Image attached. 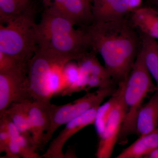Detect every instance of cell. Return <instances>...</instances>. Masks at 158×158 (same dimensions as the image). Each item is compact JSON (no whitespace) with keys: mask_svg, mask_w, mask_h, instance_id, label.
I'll list each match as a JSON object with an SVG mask.
<instances>
[{"mask_svg":"<svg viewBox=\"0 0 158 158\" xmlns=\"http://www.w3.org/2000/svg\"><path fill=\"white\" fill-rule=\"evenodd\" d=\"M131 12L142 6L143 0H127Z\"/></svg>","mask_w":158,"mask_h":158,"instance_id":"cell-25","label":"cell"},{"mask_svg":"<svg viewBox=\"0 0 158 158\" xmlns=\"http://www.w3.org/2000/svg\"><path fill=\"white\" fill-rule=\"evenodd\" d=\"M31 101H32L13 103L2 115L6 113L9 116L20 134L33 142L28 113L29 103Z\"/></svg>","mask_w":158,"mask_h":158,"instance_id":"cell-17","label":"cell"},{"mask_svg":"<svg viewBox=\"0 0 158 158\" xmlns=\"http://www.w3.org/2000/svg\"><path fill=\"white\" fill-rule=\"evenodd\" d=\"M93 23H106L128 19L131 11L127 0H92Z\"/></svg>","mask_w":158,"mask_h":158,"instance_id":"cell-12","label":"cell"},{"mask_svg":"<svg viewBox=\"0 0 158 158\" xmlns=\"http://www.w3.org/2000/svg\"><path fill=\"white\" fill-rule=\"evenodd\" d=\"M90 2H92V0H90Z\"/></svg>","mask_w":158,"mask_h":158,"instance_id":"cell-30","label":"cell"},{"mask_svg":"<svg viewBox=\"0 0 158 158\" xmlns=\"http://www.w3.org/2000/svg\"><path fill=\"white\" fill-rule=\"evenodd\" d=\"M74 23L52 7H44L38 23V47L69 56L77 61L93 50L85 28H75Z\"/></svg>","mask_w":158,"mask_h":158,"instance_id":"cell-2","label":"cell"},{"mask_svg":"<svg viewBox=\"0 0 158 158\" xmlns=\"http://www.w3.org/2000/svg\"><path fill=\"white\" fill-rule=\"evenodd\" d=\"M61 54L38 47L27 64L29 92L34 100L51 103L54 94L51 89L50 76L51 68Z\"/></svg>","mask_w":158,"mask_h":158,"instance_id":"cell-6","label":"cell"},{"mask_svg":"<svg viewBox=\"0 0 158 158\" xmlns=\"http://www.w3.org/2000/svg\"><path fill=\"white\" fill-rule=\"evenodd\" d=\"M150 5V6H154V7H155L156 8H157V9H158V3H154V4H151V5Z\"/></svg>","mask_w":158,"mask_h":158,"instance_id":"cell-28","label":"cell"},{"mask_svg":"<svg viewBox=\"0 0 158 158\" xmlns=\"http://www.w3.org/2000/svg\"><path fill=\"white\" fill-rule=\"evenodd\" d=\"M33 100L29 92L27 68L0 73V115L13 103Z\"/></svg>","mask_w":158,"mask_h":158,"instance_id":"cell-8","label":"cell"},{"mask_svg":"<svg viewBox=\"0 0 158 158\" xmlns=\"http://www.w3.org/2000/svg\"><path fill=\"white\" fill-rule=\"evenodd\" d=\"M125 81L118 83V89L115 91V103L102 135L96 152L98 158H110L118 141L122 127L127 111L123 99Z\"/></svg>","mask_w":158,"mask_h":158,"instance_id":"cell-7","label":"cell"},{"mask_svg":"<svg viewBox=\"0 0 158 158\" xmlns=\"http://www.w3.org/2000/svg\"><path fill=\"white\" fill-rule=\"evenodd\" d=\"M51 103L33 100L29 106L31 133L34 145L37 149L42 147L44 134L51 124Z\"/></svg>","mask_w":158,"mask_h":158,"instance_id":"cell-11","label":"cell"},{"mask_svg":"<svg viewBox=\"0 0 158 158\" xmlns=\"http://www.w3.org/2000/svg\"><path fill=\"white\" fill-rule=\"evenodd\" d=\"M129 20L140 34L158 40V9L142 5L130 13Z\"/></svg>","mask_w":158,"mask_h":158,"instance_id":"cell-13","label":"cell"},{"mask_svg":"<svg viewBox=\"0 0 158 158\" xmlns=\"http://www.w3.org/2000/svg\"><path fill=\"white\" fill-rule=\"evenodd\" d=\"M155 90L156 85L153 83L140 51L125 83L123 99L127 111L118 138L120 141L136 132V120L142 102L148 93Z\"/></svg>","mask_w":158,"mask_h":158,"instance_id":"cell-4","label":"cell"},{"mask_svg":"<svg viewBox=\"0 0 158 158\" xmlns=\"http://www.w3.org/2000/svg\"><path fill=\"white\" fill-rule=\"evenodd\" d=\"M115 100L116 95L114 92L109 101L102 106H100L97 110L94 124L99 137L103 131L108 117L115 103Z\"/></svg>","mask_w":158,"mask_h":158,"instance_id":"cell-19","label":"cell"},{"mask_svg":"<svg viewBox=\"0 0 158 158\" xmlns=\"http://www.w3.org/2000/svg\"><path fill=\"white\" fill-rule=\"evenodd\" d=\"M10 140L8 132L5 129L0 128V152H5Z\"/></svg>","mask_w":158,"mask_h":158,"instance_id":"cell-24","label":"cell"},{"mask_svg":"<svg viewBox=\"0 0 158 158\" xmlns=\"http://www.w3.org/2000/svg\"><path fill=\"white\" fill-rule=\"evenodd\" d=\"M44 7H52L79 28L93 23L91 3L86 0H42Z\"/></svg>","mask_w":158,"mask_h":158,"instance_id":"cell-10","label":"cell"},{"mask_svg":"<svg viewBox=\"0 0 158 158\" xmlns=\"http://www.w3.org/2000/svg\"><path fill=\"white\" fill-rule=\"evenodd\" d=\"M144 158H158V148L144 157Z\"/></svg>","mask_w":158,"mask_h":158,"instance_id":"cell-26","label":"cell"},{"mask_svg":"<svg viewBox=\"0 0 158 158\" xmlns=\"http://www.w3.org/2000/svg\"><path fill=\"white\" fill-rule=\"evenodd\" d=\"M33 0H0V23H5L28 8Z\"/></svg>","mask_w":158,"mask_h":158,"instance_id":"cell-18","label":"cell"},{"mask_svg":"<svg viewBox=\"0 0 158 158\" xmlns=\"http://www.w3.org/2000/svg\"><path fill=\"white\" fill-rule=\"evenodd\" d=\"M80 72V68L78 64H76L72 61L66 63L63 69V84L61 93L70 87L76 81L78 78Z\"/></svg>","mask_w":158,"mask_h":158,"instance_id":"cell-21","label":"cell"},{"mask_svg":"<svg viewBox=\"0 0 158 158\" xmlns=\"http://www.w3.org/2000/svg\"><path fill=\"white\" fill-rule=\"evenodd\" d=\"M37 7L27 9L5 23H0V52L27 64L38 48Z\"/></svg>","mask_w":158,"mask_h":158,"instance_id":"cell-3","label":"cell"},{"mask_svg":"<svg viewBox=\"0 0 158 158\" xmlns=\"http://www.w3.org/2000/svg\"><path fill=\"white\" fill-rule=\"evenodd\" d=\"M21 157L23 158H40L42 157L37 152V149L34 143L30 139L20 135L17 138Z\"/></svg>","mask_w":158,"mask_h":158,"instance_id":"cell-22","label":"cell"},{"mask_svg":"<svg viewBox=\"0 0 158 158\" xmlns=\"http://www.w3.org/2000/svg\"><path fill=\"white\" fill-rule=\"evenodd\" d=\"M27 64L0 52V73H8L25 69Z\"/></svg>","mask_w":158,"mask_h":158,"instance_id":"cell-20","label":"cell"},{"mask_svg":"<svg viewBox=\"0 0 158 158\" xmlns=\"http://www.w3.org/2000/svg\"><path fill=\"white\" fill-rule=\"evenodd\" d=\"M114 93L112 86L99 88L92 93H88L81 98L66 104L51 105V120L49 129L44 134L42 147L52 139L54 133L62 125L66 124L88 110L100 106L106 98Z\"/></svg>","mask_w":158,"mask_h":158,"instance_id":"cell-5","label":"cell"},{"mask_svg":"<svg viewBox=\"0 0 158 158\" xmlns=\"http://www.w3.org/2000/svg\"><path fill=\"white\" fill-rule=\"evenodd\" d=\"M158 127V90L146 104L141 106L136 120V133L139 136L151 132Z\"/></svg>","mask_w":158,"mask_h":158,"instance_id":"cell-14","label":"cell"},{"mask_svg":"<svg viewBox=\"0 0 158 158\" xmlns=\"http://www.w3.org/2000/svg\"><path fill=\"white\" fill-rule=\"evenodd\" d=\"M100 106L88 110L65 124V128L51 141L46 152L42 156V157L65 158L63 152L64 145L71 137L79 131L88 125L94 124L97 112Z\"/></svg>","mask_w":158,"mask_h":158,"instance_id":"cell-9","label":"cell"},{"mask_svg":"<svg viewBox=\"0 0 158 158\" xmlns=\"http://www.w3.org/2000/svg\"><path fill=\"white\" fill-rule=\"evenodd\" d=\"M156 3H158V0H146V4L150 5Z\"/></svg>","mask_w":158,"mask_h":158,"instance_id":"cell-27","label":"cell"},{"mask_svg":"<svg viewBox=\"0 0 158 158\" xmlns=\"http://www.w3.org/2000/svg\"><path fill=\"white\" fill-rule=\"evenodd\" d=\"M158 148V127L151 132L139 136L135 141L123 150L116 158H144Z\"/></svg>","mask_w":158,"mask_h":158,"instance_id":"cell-15","label":"cell"},{"mask_svg":"<svg viewBox=\"0 0 158 158\" xmlns=\"http://www.w3.org/2000/svg\"><path fill=\"white\" fill-rule=\"evenodd\" d=\"M86 1H88V2H89L91 3V2H90V0H86Z\"/></svg>","mask_w":158,"mask_h":158,"instance_id":"cell-29","label":"cell"},{"mask_svg":"<svg viewBox=\"0 0 158 158\" xmlns=\"http://www.w3.org/2000/svg\"><path fill=\"white\" fill-rule=\"evenodd\" d=\"M17 138L10 139L9 144L5 152H6V156L3 158H21L19 147L16 140Z\"/></svg>","mask_w":158,"mask_h":158,"instance_id":"cell-23","label":"cell"},{"mask_svg":"<svg viewBox=\"0 0 158 158\" xmlns=\"http://www.w3.org/2000/svg\"><path fill=\"white\" fill-rule=\"evenodd\" d=\"M85 28L94 51L101 56L113 81L127 79L141 48V36L128 19L92 23Z\"/></svg>","mask_w":158,"mask_h":158,"instance_id":"cell-1","label":"cell"},{"mask_svg":"<svg viewBox=\"0 0 158 158\" xmlns=\"http://www.w3.org/2000/svg\"><path fill=\"white\" fill-rule=\"evenodd\" d=\"M140 34L141 43L140 51L147 70L155 81L156 90H158V42L153 38Z\"/></svg>","mask_w":158,"mask_h":158,"instance_id":"cell-16","label":"cell"}]
</instances>
